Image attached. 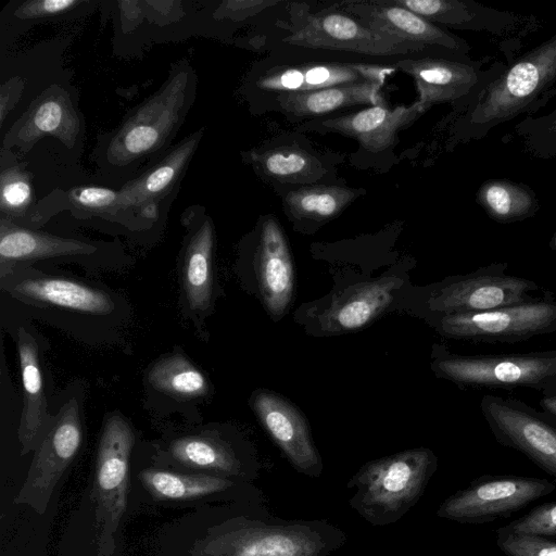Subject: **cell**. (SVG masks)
I'll return each mask as SVG.
<instances>
[{
	"instance_id": "ab89813d",
	"label": "cell",
	"mask_w": 556,
	"mask_h": 556,
	"mask_svg": "<svg viewBox=\"0 0 556 556\" xmlns=\"http://www.w3.org/2000/svg\"><path fill=\"white\" fill-rule=\"evenodd\" d=\"M542 397L539 401L541 410L549 415L556 421V387L541 392Z\"/></svg>"
},
{
	"instance_id": "6da1fadb",
	"label": "cell",
	"mask_w": 556,
	"mask_h": 556,
	"mask_svg": "<svg viewBox=\"0 0 556 556\" xmlns=\"http://www.w3.org/2000/svg\"><path fill=\"white\" fill-rule=\"evenodd\" d=\"M556 96V33L515 58L462 114L455 139L481 140L521 115L533 116Z\"/></svg>"
},
{
	"instance_id": "4fadbf2b",
	"label": "cell",
	"mask_w": 556,
	"mask_h": 556,
	"mask_svg": "<svg viewBox=\"0 0 556 556\" xmlns=\"http://www.w3.org/2000/svg\"><path fill=\"white\" fill-rule=\"evenodd\" d=\"M556 483L517 476L481 477L441 503L437 516L459 523H484L511 515L552 493Z\"/></svg>"
},
{
	"instance_id": "ac0fdd59",
	"label": "cell",
	"mask_w": 556,
	"mask_h": 556,
	"mask_svg": "<svg viewBox=\"0 0 556 556\" xmlns=\"http://www.w3.org/2000/svg\"><path fill=\"white\" fill-rule=\"evenodd\" d=\"M204 128L167 149L143 173L119 189L125 204L143 222L155 220L162 204L174 197L202 139Z\"/></svg>"
},
{
	"instance_id": "2e32d148",
	"label": "cell",
	"mask_w": 556,
	"mask_h": 556,
	"mask_svg": "<svg viewBox=\"0 0 556 556\" xmlns=\"http://www.w3.org/2000/svg\"><path fill=\"white\" fill-rule=\"evenodd\" d=\"M0 281L3 291L31 305L100 316L115 307L112 298L100 289L16 265L1 266Z\"/></svg>"
},
{
	"instance_id": "cb8c5ba5",
	"label": "cell",
	"mask_w": 556,
	"mask_h": 556,
	"mask_svg": "<svg viewBox=\"0 0 556 556\" xmlns=\"http://www.w3.org/2000/svg\"><path fill=\"white\" fill-rule=\"evenodd\" d=\"M256 269L264 305L273 317H281L292 299L294 271L286 236L275 216L261 222Z\"/></svg>"
},
{
	"instance_id": "60d3db41",
	"label": "cell",
	"mask_w": 556,
	"mask_h": 556,
	"mask_svg": "<svg viewBox=\"0 0 556 556\" xmlns=\"http://www.w3.org/2000/svg\"><path fill=\"white\" fill-rule=\"evenodd\" d=\"M548 245L552 251L556 252V230H555L554 235L552 236Z\"/></svg>"
},
{
	"instance_id": "7c38bea8",
	"label": "cell",
	"mask_w": 556,
	"mask_h": 556,
	"mask_svg": "<svg viewBox=\"0 0 556 556\" xmlns=\"http://www.w3.org/2000/svg\"><path fill=\"white\" fill-rule=\"evenodd\" d=\"M482 416L495 440L517 450L556 481V421L517 399L485 394Z\"/></svg>"
},
{
	"instance_id": "ba28073f",
	"label": "cell",
	"mask_w": 556,
	"mask_h": 556,
	"mask_svg": "<svg viewBox=\"0 0 556 556\" xmlns=\"http://www.w3.org/2000/svg\"><path fill=\"white\" fill-rule=\"evenodd\" d=\"M442 377L459 386L544 391L556 387V350L507 355L444 354L434 362Z\"/></svg>"
},
{
	"instance_id": "7402d4cb",
	"label": "cell",
	"mask_w": 556,
	"mask_h": 556,
	"mask_svg": "<svg viewBox=\"0 0 556 556\" xmlns=\"http://www.w3.org/2000/svg\"><path fill=\"white\" fill-rule=\"evenodd\" d=\"M187 228L181 258L185 298L194 312L208 308L213 293V251L215 230L204 207L190 206L182 214Z\"/></svg>"
},
{
	"instance_id": "9a60e30c",
	"label": "cell",
	"mask_w": 556,
	"mask_h": 556,
	"mask_svg": "<svg viewBox=\"0 0 556 556\" xmlns=\"http://www.w3.org/2000/svg\"><path fill=\"white\" fill-rule=\"evenodd\" d=\"M369 26L410 45L428 49L437 55L471 60L469 43L446 31L407 9L393 4L390 0H352L334 4Z\"/></svg>"
},
{
	"instance_id": "4316f807",
	"label": "cell",
	"mask_w": 556,
	"mask_h": 556,
	"mask_svg": "<svg viewBox=\"0 0 556 556\" xmlns=\"http://www.w3.org/2000/svg\"><path fill=\"white\" fill-rule=\"evenodd\" d=\"M17 351L23 386V408L18 427L22 454L39 444L48 419L43 379L36 340L23 327L17 331Z\"/></svg>"
},
{
	"instance_id": "277c9868",
	"label": "cell",
	"mask_w": 556,
	"mask_h": 556,
	"mask_svg": "<svg viewBox=\"0 0 556 556\" xmlns=\"http://www.w3.org/2000/svg\"><path fill=\"white\" fill-rule=\"evenodd\" d=\"M437 466L426 447L368 462L348 482L354 490L349 505L374 527L397 522L419 501Z\"/></svg>"
},
{
	"instance_id": "4dcf8cb0",
	"label": "cell",
	"mask_w": 556,
	"mask_h": 556,
	"mask_svg": "<svg viewBox=\"0 0 556 556\" xmlns=\"http://www.w3.org/2000/svg\"><path fill=\"white\" fill-rule=\"evenodd\" d=\"M169 454L188 467L213 470L227 477L242 475V465L230 446L213 438H179L170 443Z\"/></svg>"
},
{
	"instance_id": "8d00e7d4",
	"label": "cell",
	"mask_w": 556,
	"mask_h": 556,
	"mask_svg": "<svg viewBox=\"0 0 556 556\" xmlns=\"http://www.w3.org/2000/svg\"><path fill=\"white\" fill-rule=\"evenodd\" d=\"M496 543L507 556H556V542L542 535L497 531Z\"/></svg>"
},
{
	"instance_id": "d6a6232c",
	"label": "cell",
	"mask_w": 556,
	"mask_h": 556,
	"mask_svg": "<svg viewBox=\"0 0 556 556\" xmlns=\"http://www.w3.org/2000/svg\"><path fill=\"white\" fill-rule=\"evenodd\" d=\"M140 479L153 495L163 500L193 498L236 486V483L226 477L185 475L157 469L143 470Z\"/></svg>"
},
{
	"instance_id": "3957f363",
	"label": "cell",
	"mask_w": 556,
	"mask_h": 556,
	"mask_svg": "<svg viewBox=\"0 0 556 556\" xmlns=\"http://www.w3.org/2000/svg\"><path fill=\"white\" fill-rule=\"evenodd\" d=\"M197 76L187 61L176 64L151 97L135 108L105 140L102 157L113 168H130L167 150L195 97Z\"/></svg>"
},
{
	"instance_id": "603a6c76",
	"label": "cell",
	"mask_w": 556,
	"mask_h": 556,
	"mask_svg": "<svg viewBox=\"0 0 556 556\" xmlns=\"http://www.w3.org/2000/svg\"><path fill=\"white\" fill-rule=\"evenodd\" d=\"M254 170L269 182L292 186L291 189L323 185L336 177V167L329 159L313 148L294 143H273L247 153Z\"/></svg>"
},
{
	"instance_id": "74e56055",
	"label": "cell",
	"mask_w": 556,
	"mask_h": 556,
	"mask_svg": "<svg viewBox=\"0 0 556 556\" xmlns=\"http://www.w3.org/2000/svg\"><path fill=\"white\" fill-rule=\"evenodd\" d=\"M497 531L556 536V502L539 505Z\"/></svg>"
},
{
	"instance_id": "d4e9b609",
	"label": "cell",
	"mask_w": 556,
	"mask_h": 556,
	"mask_svg": "<svg viewBox=\"0 0 556 556\" xmlns=\"http://www.w3.org/2000/svg\"><path fill=\"white\" fill-rule=\"evenodd\" d=\"M400 285V279L384 277L349 287L318 315L320 330L333 334L366 326L386 311Z\"/></svg>"
},
{
	"instance_id": "484cf974",
	"label": "cell",
	"mask_w": 556,
	"mask_h": 556,
	"mask_svg": "<svg viewBox=\"0 0 556 556\" xmlns=\"http://www.w3.org/2000/svg\"><path fill=\"white\" fill-rule=\"evenodd\" d=\"M382 81H362L275 98L265 105L289 121L312 119L356 106L384 105L380 93ZM264 105V106H265Z\"/></svg>"
},
{
	"instance_id": "e575fe53",
	"label": "cell",
	"mask_w": 556,
	"mask_h": 556,
	"mask_svg": "<svg viewBox=\"0 0 556 556\" xmlns=\"http://www.w3.org/2000/svg\"><path fill=\"white\" fill-rule=\"evenodd\" d=\"M513 134L526 154L556 161V108L547 114L523 117L514 125Z\"/></svg>"
},
{
	"instance_id": "44dd1931",
	"label": "cell",
	"mask_w": 556,
	"mask_h": 556,
	"mask_svg": "<svg viewBox=\"0 0 556 556\" xmlns=\"http://www.w3.org/2000/svg\"><path fill=\"white\" fill-rule=\"evenodd\" d=\"M425 112L412 106L372 105L354 113L311 121L302 129L337 132L353 138L369 152H381L395 144L397 134L413 124Z\"/></svg>"
},
{
	"instance_id": "83f0119b",
	"label": "cell",
	"mask_w": 556,
	"mask_h": 556,
	"mask_svg": "<svg viewBox=\"0 0 556 556\" xmlns=\"http://www.w3.org/2000/svg\"><path fill=\"white\" fill-rule=\"evenodd\" d=\"M96 250L93 244L24 228L1 216V266L60 256L88 255Z\"/></svg>"
},
{
	"instance_id": "ffe728a7",
	"label": "cell",
	"mask_w": 556,
	"mask_h": 556,
	"mask_svg": "<svg viewBox=\"0 0 556 556\" xmlns=\"http://www.w3.org/2000/svg\"><path fill=\"white\" fill-rule=\"evenodd\" d=\"M81 121L70 94L60 86L43 90L4 137V146L29 150L43 136L59 139L67 148L76 144Z\"/></svg>"
},
{
	"instance_id": "d590c367",
	"label": "cell",
	"mask_w": 556,
	"mask_h": 556,
	"mask_svg": "<svg viewBox=\"0 0 556 556\" xmlns=\"http://www.w3.org/2000/svg\"><path fill=\"white\" fill-rule=\"evenodd\" d=\"M0 192L1 216H23L34 201L29 173L18 164L7 167L2 165Z\"/></svg>"
},
{
	"instance_id": "5bb4252c",
	"label": "cell",
	"mask_w": 556,
	"mask_h": 556,
	"mask_svg": "<svg viewBox=\"0 0 556 556\" xmlns=\"http://www.w3.org/2000/svg\"><path fill=\"white\" fill-rule=\"evenodd\" d=\"M83 439L78 403L67 401L37 446L26 480L15 503L25 504L43 514L53 490L77 454Z\"/></svg>"
},
{
	"instance_id": "f1b7e54d",
	"label": "cell",
	"mask_w": 556,
	"mask_h": 556,
	"mask_svg": "<svg viewBox=\"0 0 556 556\" xmlns=\"http://www.w3.org/2000/svg\"><path fill=\"white\" fill-rule=\"evenodd\" d=\"M362 193L364 190L340 185H312L287 190L282 204L290 218L320 224L338 216Z\"/></svg>"
},
{
	"instance_id": "52a82bcc",
	"label": "cell",
	"mask_w": 556,
	"mask_h": 556,
	"mask_svg": "<svg viewBox=\"0 0 556 556\" xmlns=\"http://www.w3.org/2000/svg\"><path fill=\"white\" fill-rule=\"evenodd\" d=\"M393 66L414 78L416 104L424 112L434 104L448 103L464 113L507 63L490 55L462 61L427 54L399 59Z\"/></svg>"
},
{
	"instance_id": "1f68e13d",
	"label": "cell",
	"mask_w": 556,
	"mask_h": 556,
	"mask_svg": "<svg viewBox=\"0 0 556 556\" xmlns=\"http://www.w3.org/2000/svg\"><path fill=\"white\" fill-rule=\"evenodd\" d=\"M148 380L155 390L179 401L204 396L210 388L202 371L180 354L155 362L149 370Z\"/></svg>"
},
{
	"instance_id": "d6986e66",
	"label": "cell",
	"mask_w": 556,
	"mask_h": 556,
	"mask_svg": "<svg viewBox=\"0 0 556 556\" xmlns=\"http://www.w3.org/2000/svg\"><path fill=\"white\" fill-rule=\"evenodd\" d=\"M252 406L292 467L307 477L318 478L323 471L321 457L302 414L283 397L264 390L253 395Z\"/></svg>"
},
{
	"instance_id": "7a4b0ae2",
	"label": "cell",
	"mask_w": 556,
	"mask_h": 556,
	"mask_svg": "<svg viewBox=\"0 0 556 556\" xmlns=\"http://www.w3.org/2000/svg\"><path fill=\"white\" fill-rule=\"evenodd\" d=\"M345 532L326 520L228 519L199 540L193 556H330Z\"/></svg>"
},
{
	"instance_id": "8fae6325",
	"label": "cell",
	"mask_w": 556,
	"mask_h": 556,
	"mask_svg": "<svg viewBox=\"0 0 556 556\" xmlns=\"http://www.w3.org/2000/svg\"><path fill=\"white\" fill-rule=\"evenodd\" d=\"M506 263H492L450 279L432 292L428 306L440 316L480 313L532 301L541 289L533 280L509 275Z\"/></svg>"
},
{
	"instance_id": "8992f818",
	"label": "cell",
	"mask_w": 556,
	"mask_h": 556,
	"mask_svg": "<svg viewBox=\"0 0 556 556\" xmlns=\"http://www.w3.org/2000/svg\"><path fill=\"white\" fill-rule=\"evenodd\" d=\"M279 45L285 49L369 58L437 55L426 48L377 30L338 8L301 17L300 23L288 28Z\"/></svg>"
},
{
	"instance_id": "f546056e",
	"label": "cell",
	"mask_w": 556,
	"mask_h": 556,
	"mask_svg": "<svg viewBox=\"0 0 556 556\" xmlns=\"http://www.w3.org/2000/svg\"><path fill=\"white\" fill-rule=\"evenodd\" d=\"M476 200L491 219L501 224L525 220L540 210L539 199L529 186L508 179L485 180Z\"/></svg>"
},
{
	"instance_id": "30bf717a",
	"label": "cell",
	"mask_w": 556,
	"mask_h": 556,
	"mask_svg": "<svg viewBox=\"0 0 556 556\" xmlns=\"http://www.w3.org/2000/svg\"><path fill=\"white\" fill-rule=\"evenodd\" d=\"M440 333L486 343H517L556 332V298L546 295L496 309L438 317Z\"/></svg>"
},
{
	"instance_id": "5b68a950",
	"label": "cell",
	"mask_w": 556,
	"mask_h": 556,
	"mask_svg": "<svg viewBox=\"0 0 556 556\" xmlns=\"http://www.w3.org/2000/svg\"><path fill=\"white\" fill-rule=\"evenodd\" d=\"M332 53L278 49L260 61L249 77V87L265 105L288 94L312 92L332 86L382 81L394 66L331 56Z\"/></svg>"
},
{
	"instance_id": "836d02e7",
	"label": "cell",
	"mask_w": 556,
	"mask_h": 556,
	"mask_svg": "<svg viewBox=\"0 0 556 556\" xmlns=\"http://www.w3.org/2000/svg\"><path fill=\"white\" fill-rule=\"evenodd\" d=\"M68 199L74 208L88 216L102 217L128 227L141 220L125 204L119 190L99 186L75 187L70 190Z\"/></svg>"
},
{
	"instance_id": "9c48e42d",
	"label": "cell",
	"mask_w": 556,
	"mask_h": 556,
	"mask_svg": "<svg viewBox=\"0 0 556 556\" xmlns=\"http://www.w3.org/2000/svg\"><path fill=\"white\" fill-rule=\"evenodd\" d=\"M134 443V432L123 417L114 415L105 421L94 479L98 556H111L114 549V533L126 509L128 466Z\"/></svg>"
},
{
	"instance_id": "e0dca14e",
	"label": "cell",
	"mask_w": 556,
	"mask_h": 556,
	"mask_svg": "<svg viewBox=\"0 0 556 556\" xmlns=\"http://www.w3.org/2000/svg\"><path fill=\"white\" fill-rule=\"evenodd\" d=\"M425 20L444 27L507 38L515 46L538 29L534 16L485 7L472 0H391Z\"/></svg>"
},
{
	"instance_id": "f35d334b",
	"label": "cell",
	"mask_w": 556,
	"mask_h": 556,
	"mask_svg": "<svg viewBox=\"0 0 556 556\" xmlns=\"http://www.w3.org/2000/svg\"><path fill=\"white\" fill-rule=\"evenodd\" d=\"M85 3L81 0H31L23 2L16 10L22 20H40L60 16Z\"/></svg>"
}]
</instances>
